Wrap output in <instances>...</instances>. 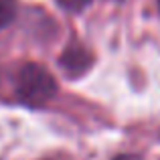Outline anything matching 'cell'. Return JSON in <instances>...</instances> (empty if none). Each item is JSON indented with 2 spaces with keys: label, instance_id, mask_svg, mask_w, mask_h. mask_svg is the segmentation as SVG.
<instances>
[{
  "label": "cell",
  "instance_id": "6da1fadb",
  "mask_svg": "<svg viewBox=\"0 0 160 160\" xmlns=\"http://www.w3.org/2000/svg\"><path fill=\"white\" fill-rule=\"evenodd\" d=\"M16 102L27 108H45L57 95V81L45 67L24 63L16 69L14 77Z\"/></svg>",
  "mask_w": 160,
  "mask_h": 160
},
{
  "label": "cell",
  "instance_id": "7a4b0ae2",
  "mask_svg": "<svg viewBox=\"0 0 160 160\" xmlns=\"http://www.w3.org/2000/svg\"><path fill=\"white\" fill-rule=\"evenodd\" d=\"M61 67L69 75H73V77L83 75L91 67V55L85 47H81V45H71V47L61 55Z\"/></svg>",
  "mask_w": 160,
  "mask_h": 160
},
{
  "label": "cell",
  "instance_id": "3957f363",
  "mask_svg": "<svg viewBox=\"0 0 160 160\" xmlns=\"http://www.w3.org/2000/svg\"><path fill=\"white\" fill-rule=\"evenodd\" d=\"M16 14V0H0V28L8 27Z\"/></svg>",
  "mask_w": 160,
  "mask_h": 160
},
{
  "label": "cell",
  "instance_id": "277c9868",
  "mask_svg": "<svg viewBox=\"0 0 160 160\" xmlns=\"http://www.w3.org/2000/svg\"><path fill=\"white\" fill-rule=\"evenodd\" d=\"M65 10H71V12H81L83 8H87L91 4V0H57Z\"/></svg>",
  "mask_w": 160,
  "mask_h": 160
},
{
  "label": "cell",
  "instance_id": "5b68a950",
  "mask_svg": "<svg viewBox=\"0 0 160 160\" xmlns=\"http://www.w3.org/2000/svg\"><path fill=\"white\" fill-rule=\"evenodd\" d=\"M158 6H160V0H158Z\"/></svg>",
  "mask_w": 160,
  "mask_h": 160
}]
</instances>
